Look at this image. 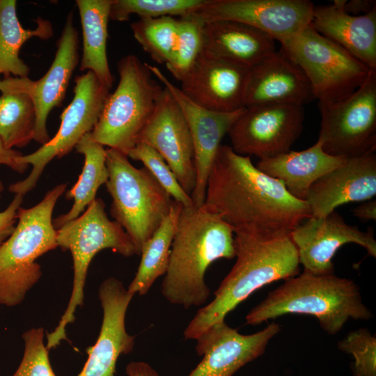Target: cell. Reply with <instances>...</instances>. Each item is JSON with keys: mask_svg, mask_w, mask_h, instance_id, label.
Listing matches in <instances>:
<instances>
[{"mask_svg": "<svg viewBox=\"0 0 376 376\" xmlns=\"http://www.w3.org/2000/svg\"><path fill=\"white\" fill-rule=\"evenodd\" d=\"M1 80V79H0Z\"/></svg>", "mask_w": 376, "mask_h": 376, "instance_id": "7bdbcfd3", "label": "cell"}, {"mask_svg": "<svg viewBox=\"0 0 376 376\" xmlns=\"http://www.w3.org/2000/svg\"><path fill=\"white\" fill-rule=\"evenodd\" d=\"M314 8L308 0H208L192 15L203 22L244 23L282 43L311 24Z\"/></svg>", "mask_w": 376, "mask_h": 376, "instance_id": "5bb4252c", "label": "cell"}, {"mask_svg": "<svg viewBox=\"0 0 376 376\" xmlns=\"http://www.w3.org/2000/svg\"><path fill=\"white\" fill-rule=\"evenodd\" d=\"M73 92L72 102L60 116L61 125L55 136L35 152L20 157L21 162L31 164L32 169L24 180L10 185L8 190L11 193L24 196L33 189L53 159L68 154L85 134L93 130L110 88L102 84L93 72L87 71L75 78Z\"/></svg>", "mask_w": 376, "mask_h": 376, "instance_id": "30bf717a", "label": "cell"}, {"mask_svg": "<svg viewBox=\"0 0 376 376\" xmlns=\"http://www.w3.org/2000/svg\"><path fill=\"white\" fill-rule=\"evenodd\" d=\"M304 118L303 106L295 104L245 107L228 132L230 147L260 160L287 152L302 132Z\"/></svg>", "mask_w": 376, "mask_h": 376, "instance_id": "7c38bea8", "label": "cell"}, {"mask_svg": "<svg viewBox=\"0 0 376 376\" xmlns=\"http://www.w3.org/2000/svg\"><path fill=\"white\" fill-rule=\"evenodd\" d=\"M321 128L318 139L329 155L350 159L376 150V69L350 95L319 102Z\"/></svg>", "mask_w": 376, "mask_h": 376, "instance_id": "8fae6325", "label": "cell"}, {"mask_svg": "<svg viewBox=\"0 0 376 376\" xmlns=\"http://www.w3.org/2000/svg\"><path fill=\"white\" fill-rule=\"evenodd\" d=\"M153 148L164 159L189 196L196 185L194 146L185 116L164 86L156 108L141 132L138 142Z\"/></svg>", "mask_w": 376, "mask_h": 376, "instance_id": "e0dca14e", "label": "cell"}, {"mask_svg": "<svg viewBox=\"0 0 376 376\" xmlns=\"http://www.w3.org/2000/svg\"><path fill=\"white\" fill-rule=\"evenodd\" d=\"M24 196L15 194L8 206L0 212V246L11 235L17 222V211Z\"/></svg>", "mask_w": 376, "mask_h": 376, "instance_id": "8d00e7d4", "label": "cell"}, {"mask_svg": "<svg viewBox=\"0 0 376 376\" xmlns=\"http://www.w3.org/2000/svg\"><path fill=\"white\" fill-rule=\"evenodd\" d=\"M127 157L141 162L173 201L184 207L194 205L191 196L182 189L166 162L153 148L139 142L128 152Z\"/></svg>", "mask_w": 376, "mask_h": 376, "instance_id": "836d02e7", "label": "cell"}, {"mask_svg": "<svg viewBox=\"0 0 376 376\" xmlns=\"http://www.w3.org/2000/svg\"><path fill=\"white\" fill-rule=\"evenodd\" d=\"M235 258L234 230L202 207L182 206L171 244L162 294L186 309L201 306L210 296L205 276L214 261Z\"/></svg>", "mask_w": 376, "mask_h": 376, "instance_id": "7a4b0ae2", "label": "cell"}, {"mask_svg": "<svg viewBox=\"0 0 376 376\" xmlns=\"http://www.w3.org/2000/svg\"><path fill=\"white\" fill-rule=\"evenodd\" d=\"M289 313L315 317L321 328L331 335L340 331L350 319L373 318L354 281L334 274L303 272L269 292L248 313L246 323L258 325Z\"/></svg>", "mask_w": 376, "mask_h": 376, "instance_id": "277c9868", "label": "cell"}, {"mask_svg": "<svg viewBox=\"0 0 376 376\" xmlns=\"http://www.w3.org/2000/svg\"><path fill=\"white\" fill-rule=\"evenodd\" d=\"M202 33L203 50L248 69L276 52L269 35L235 21L204 22Z\"/></svg>", "mask_w": 376, "mask_h": 376, "instance_id": "cb8c5ba5", "label": "cell"}, {"mask_svg": "<svg viewBox=\"0 0 376 376\" xmlns=\"http://www.w3.org/2000/svg\"><path fill=\"white\" fill-rule=\"evenodd\" d=\"M75 148L84 156V164L77 183L65 194L67 199L74 200L71 209L53 219L56 230L81 215L96 198L98 189L106 184L109 178L107 149L97 142L91 133L85 134Z\"/></svg>", "mask_w": 376, "mask_h": 376, "instance_id": "83f0119b", "label": "cell"}, {"mask_svg": "<svg viewBox=\"0 0 376 376\" xmlns=\"http://www.w3.org/2000/svg\"><path fill=\"white\" fill-rule=\"evenodd\" d=\"M375 0H351L345 1L343 9L352 15H363L376 8Z\"/></svg>", "mask_w": 376, "mask_h": 376, "instance_id": "f35d334b", "label": "cell"}, {"mask_svg": "<svg viewBox=\"0 0 376 376\" xmlns=\"http://www.w3.org/2000/svg\"><path fill=\"white\" fill-rule=\"evenodd\" d=\"M36 110L31 97L19 92L0 95V139L6 148H22L34 139Z\"/></svg>", "mask_w": 376, "mask_h": 376, "instance_id": "f546056e", "label": "cell"}, {"mask_svg": "<svg viewBox=\"0 0 376 376\" xmlns=\"http://www.w3.org/2000/svg\"><path fill=\"white\" fill-rule=\"evenodd\" d=\"M204 22L194 15L178 17V35L171 59L165 65L173 77L180 81L203 50Z\"/></svg>", "mask_w": 376, "mask_h": 376, "instance_id": "d6a6232c", "label": "cell"}, {"mask_svg": "<svg viewBox=\"0 0 376 376\" xmlns=\"http://www.w3.org/2000/svg\"><path fill=\"white\" fill-rule=\"evenodd\" d=\"M346 1L315 6L311 22L320 34L340 45L371 69H376V8L363 15L345 12Z\"/></svg>", "mask_w": 376, "mask_h": 376, "instance_id": "603a6c76", "label": "cell"}, {"mask_svg": "<svg viewBox=\"0 0 376 376\" xmlns=\"http://www.w3.org/2000/svg\"><path fill=\"white\" fill-rule=\"evenodd\" d=\"M3 189H4L3 184L2 181L0 180V196H1V194L2 191H3Z\"/></svg>", "mask_w": 376, "mask_h": 376, "instance_id": "b9f144b4", "label": "cell"}, {"mask_svg": "<svg viewBox=\"0 0 376 376\" xmlns=\"http://www.w3.org/2000/svg\"><path fill=\"white\" fill-rule=\"evenodd\" d=\"M280 330V325L272 322L263 330L244 335L225 320L215 323L196 338V351L203 358L188 376H232L261 356Z\"/></svg>", "mask_w": 376, "mask_h": 376, "instance_id": "d6986e66", "label": "cell"}, {"mask_svg": "<svg viewBox=\"0 0 376 376\" xmlns=\"http://www.w3.org/2000/svg\"><path fill=\"white\" fill-rule=\"evenodd\" d=\"M56 52L47 72L38 80L10 77L0 80V91L28 95L35 107L36 129L33 140L45 145L50 140L47 121L50 111L60 107L75 68L79 63V32L73 24V13L67 16Z\"/></svg>", "mask_w": 376, "mask_h": 376, "instance_id": "4fadbf2b", "label": "cell"}, {"mask_svg": "<svg viewBox=\"0 0 376 376\" xmlns=\"http://www.w3.org/2000/svg\"><path fill=\"white\" fill-rule=\"evenodd\" d=\"M125 153L107 149L106 187L112 198L111 214L132 240L136 255L171 211L169 194L145 167L137 169Z\"/></svg>", "mask_w": 376, "mask_h": 376, "instance_id": "ba28073f", "label": "cell"}, {"mask_svg": "<svg viewBox=\"0 0 376 376\" xmlns=\"http://www.w3.org/2000/svg\"><path fill=\"white\" fill-rule=\"evenodd\" d=\"M119 81L107 98L93 138L127 155L152 115L164 86L136 56L128 54L117 65Z\"/></svg>", "mask_w": 376, "mask_h": 376, "instance_id": "8992f818", "label": "cell"}, {"mask_svg": "<svg viewBox=\"0 0 376 376\" xmlns=\"http://www.w3.org/2000/svg\"><path fill=\"white\" fill-rule=\"evenodd\" d=\"M127 376H159L157 372L145 361H131L125 368Z\"/></svg>", "mask_w": 376, "mask_h": 376, "instance_id": "60d3db41", "label": "cell"}, {"mask_svg": "<svg viewBox=\"0 0 376 376\" xmlns=\"http://www.w3.org/2000/svg\"><path fill=\"white\" fill-rule=\"evenodd\" d=\"M57 246L69 250L73 260V285L68 306L58 326L47 336L49 350L66 339V326L75 320V313L84 301V289L89 265L100 251L110 249L124 257L136 254L130 237L116 221H111L105 212V204L95 198L75 219L56 230Z\"/></svg>", "mask_w": 376, "mask_h": 376, "instance_id": "52a82bcc", "label": "cell"}, {"mask_svg": "<svg viewBox=\"0 0 376 376\" xmlns=\"http://www.w3.org/2000/svg\"><path fill=\"white\" fill-rule=\"evenodd\" d=\"M103 317L95 343L87 348L88 359L78 376H115L118 359L130 353L134 336L125 328L127 310L134 295L118 279L111 277L100 285Z\"/></svg>", "mask_w": 376, "mask_h": 376, "instance_id": "ffe728a7", "label": "cell"}, {"mask_svg": "<svg viewBox=\"0 0 376 376\" xmlns=\"http://www.w3.org/2000/svg\"><path fill=\"white\" fill-rule=\"evenodd\" d=\"M347 159L327 154L322 142L301 151L289 150L260 159L256 167L282 182L294 197L305 201L311 187L321 177L342 165Z\"/></svg>", "mask_w": 376, "mask_h": 376, "instance_id": "d4e9b609", "label": "cell"}, {"mask_svg": "<svg viewBox=\"0 0 376 376\" xmlns=\"http://www.w3.org/2000/svg\"><path fill=\"white\" fill-rule=\"evenodd\" d=\"M290 236L297 248L304 272L313 274H334L333 258L347 244H359L369 256L376 257L373 229L362 231L357 226L347 224L336 210L324 217L306 219Z\"/></svg>", "mask_w": 376, "mask_h": 376, "instance_id": "9a60e30c", "label": "cell"}, {"mask_svg": "<svg viewBox=\"0 0 376 376\" xmlns=\"http://www.w3.org/2000/svg\"><path fill=\"white\" fill-rule=\"evenodd\" d=\"M338 347L354 357L355 376H376V337L369 329L350 331L338 343Z\"/></svg>", "mask_w": 376, "mask_h": 376, "instance_id": "e575fe53", "label": "cell"}, {"mask_svg": "<svg viewBox=\"0 0 376 376\" xmlns=\"http://www.w3.org/2000/svg\"><path fill=\"white\" fill-rule=\"evenodd\" d=\"M376 195L375 152L347 159L318 179L305 198L311 217H324L342 205L363 202Z\"/></svg>", "mask_w": 376, "mask_h": 376, "instance_id": "44dd1931", "label": "cell"}, {"mask_svg": "<svg viewBox=\"0 0 376 376\" xmlns=\"http://www.w3.org/2000/svg\"><path fill=\"white\" fill-rule=\"evenodd\" d=\"M354 217L361 221H368L376 219V201L375 199L362 202L352 210Z\"/></svg>", "mask_w": 376, "mask_h": 376, "instance_id": "ab89813d", "label": "cell"}, {"mask_svg": "<svg viewBox=\"0 0 376 376\" xmlns=\"http://www.w3.org/2000/svg\"><path fill=\"white\" fill-rule=\"evenodd\" d=\"M281 45L280 49L303 70L319 102L348 97L365 81L372 70L318 33L311 24Z\"/></svg>", "mask_w": 376, "mask_h": 376, "instance_id": "9c48e42d", "label": "cell"}, {"mask_svg": "<svg viewBox=\"0 0 376 376\" xmlns=\"http://www.w3.org/2000/svg\"><path fill=\"white\" fill-rule=\"evenodd\" d=\"M133 36L142 49L159 64L172 58L178 40V17L139 19L131 24Z\"/></svg>", "mask_w": 376, "mask_h": 376, "instance_id": "4dcf8cb0", "label": "cell"}, {"mask_svg": "<svg viewBox=\"0 0 376 376\" xmlns=\"http://www.w3.org/2000/svg\"><path fill=\"white\" fill-rule=\"evenodd\" d=\"M157 79L166 87L178 102L191 136L196 169V185L191 195L193 205H204L208 175L221 141L244 109L233 112L207 109L188 98L160 70L147 63Z\"/></svg>", "mask_w": 376, "mask_h": 376, "instance_id": "2e32d148", "label": "cell"}, {"mask_svg": "<svg viewBox=\"0 0 376 376\" xmlns=\"http://www.w3.org/2000/svg\"><path fill=\"white\" fill-rule=\"evenodd\" d=\"M208 0H112L110 19L128 21L132 15L139 19L182 17L196 13Z\"/></svg>", "mask_w": 376, "mask_h": 376, "instance_id": "1f68e13d", "label": "cell"}, {"mask_svg": "<svg viewBox=\"0 0 376 376\" xmlns=\"http://www.w3.org/2000/svg\"><path fill=\"white\" fill-rule=\"evenodd\" d=\"M236 261L214 292V298L201 307L183 332L194 339L226 316L256 290L274 281L299 274V260L290 235L267 237L235 232Z\"/></svg>", "mask_w": 376, "mask_h": 376, "instance_id": "3957f363", "label": "cell"}, {"mask_svg": "<svg viewBox=\"0 0 376 376\" xmlns=\"http://www.w3.org/2000/svg\"><path fill=\"white\" fill-rule=\"evenodd\" d=\"M22 338L23 358L13 376H56L44 344V329L32 328L22 334Z\"/></svg>", "mask_w": 376, "mask_h": 376, "instance_id": "d590c367", "label": "cell"}, {"mask_svg": "<svg viewBox=\"0 0 376 376\" xmlns=\"http://www.w3.org/2000/svg\"><path fill=\"white\" fill-rule=\"evenodd\" d=\"M66 186H56L31 207L19 208L15 229L0 246V304H19L42 276L36 260L57 247L52 214Z\"/></svg>", "mask_w": 376, "mask_h": 376, "instance_id": "5b68a950", "label": "cell"}, {"mask_svg": "<svg viewBox=\"0 0 376 376\" xmlns=\"http://www.w3.org/2000/svg\"><path fill=\"white\" fill-rule=\"evenodd\" d=\"M314 99L306 75L281 49L249 70L245 107L277 103L303 106Z\"/></svg>", "mask_w": 376, "mask_h": 376, "instance_id": "7402d4cb", "label": "cell"}, {"mask_svg": "<svg viewBox=\"0 0 376 376\" xmlns=\"http://www.w3.org/2000/svg\"><path fill=\"white\" fill-rule=\"evenodd\" d=\"M249 70L202 50L180 81V89L207 109L236 111L245 108Z\"/></svg>", "mask_w": 376, "mask_h": 376, "instance_id": "ac0fdd59", "label": "cell"}, {"mask_svg": "<svg viewBox=\"0 0 376 376\" xmlns=\"http://www.w3.org/2000/svg\"><path fill=\"white\" fill-rule=\"evenodd\" d=\"M34 29H24L17 15V1L0 0V74L4 78L27 77L30 68L19 57L22 45L29 39L47 40L54 35L52 24L38 17Z\"/></svg>", "mask_w": 376, "mask_h": 376, "instance_id": "4316f807", "label": "cell"}, {"mask_svg": "<svg viewBox=\"0 0 376 376\" xmlns=\"http://www.w3.org/2000/svg\"><path fill=\"white\" fill-rule=\"evenodd\" d=\"M203 206L235 232L267 237L290 235L311 217L306 201L291 195L282 182L221 145L210 169Z\"/></svg>", "mask_w": 376, "mask_h": 376, "instance_id": "6da1fadb", "label": "cell"}, {"mask_svg": "<svg viewBox=\"0 0 376 376\" xmlns=\"http://www.w3.org/2000/svg\"><path fill=\"white\" fill-rule=\"evenodd\" d=\"M112 0H76L82 29L83 49L79 70L93 72L111 88L113 77L107 54L108 22Z\"/></svg>", "mask_w": 376, "mask_h": 376, "instance_id": "484cf974", "label": "cell"}, {"mask_svg": "<svg viewBox=\"0 0 376 376\" xmlns=\"http://www.w3.org/2000/svg\"><path fill=\"white\" fill-rule=\"evenodd\" d=\"M23 154L17 150L5 147L0 139V164L6 165L12 170L22 173L29 167V164L21 162L19 158Z\"/></svg>", "mask_w": 376, "mask_h": 376, "instance_id": "74e56055", "label": "cell"}, {"mask_svg": "<svg viewBox=\"0 0 376 376\" xmlns=\"http://www.w3.org/2000/svg\"><path fill=\"white\" fill-rule=\"evenodd\" d=\"M182 207V204L173 201L168 216L143 245L137 272L127 288L133 295H146L154 282L165 274Z\"/></svg>", "mask_w": 376, "mask_h": 376, "instance_id": "f1b7e54d", "label": "cell"}]
</instances>
